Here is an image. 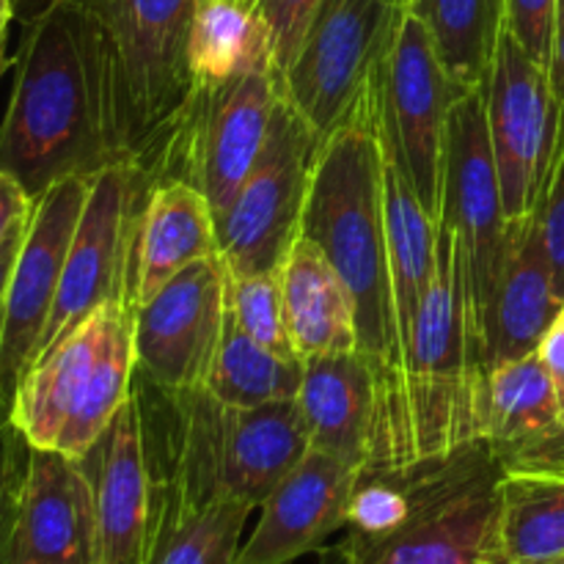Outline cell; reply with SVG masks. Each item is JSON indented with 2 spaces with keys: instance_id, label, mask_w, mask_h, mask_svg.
<instances>
[{
  "instance_id": "obj_24",
  "label": "cell",
  "mask_w": 564,
  "mask_h": 564,
  "mask_svg": "<svg viewBox=\"0 0 564 564\" xmlns=\"http://www.w3.org/2000/svg\"><path fill=\"white\" fill-rule=\"evenodd\" d=\"M286 328L301 358L358 350V319L350 290L319 248L303 235L279 264Z\"/></svg>"
},
{
  "instance_id": "obj_30",
  "label": "cell",
  "mask_w": 564,
  "mask_h": 564,
  "mask_svg": "<svg viewBox=\"0 0 564 564\" xmlns=\"http://www.w3.org/2000/svg\"><path fill=\"white\" fill-rule=\"evenodd\" d=\"M229 312L253 341L279 352V356L301 358L295 347H292L290 328H286L284 292H281L279 270L229 275Z\"/></svg>"
},
{
  "instance_id": "obj_46",
  "label": "cell",
  "mask_w": 564,
  "mask_h": 564,
  "mask_svg": "<svg viewBox=\"0 0 564 564\" xmlns=\"http://www.w3.org/2000/svg\"><path fill=\"white\" fill-rule=\"evenodd\" d=\"M549 564H564V556H560V560H554V562H549Z\"/></svg>"
},
{
  "instance_id": "obj_10",
  "label": "cell",
  "mask_w": 564,
  "mask_h": 564,
  "mask_svg": "<svg viewBox=\"0 0 564 564\" xmlns=\"http://www.w3.org/2000/svg\"><path fill=\"white\" fill-rule=\"evenodd\" d=\"M319 138L279 91L273 127L257 169L229 207L215 215L218 257L229 275L279 270L301 235L308 176Z\"/></svg>"
},
{
  "instance_id": "obj_2",
  "label": "cell",
  "mask_w": 564,
  "mask_h": 564,
  "mask_svg": "<svg viewBox=\"0 0 564 564\" xmlns=\"http://www.w3.org/2000/svg\"><path fill=\"white\" fill-rule=\"evenodd\" d=\"M301 235L319 248L356 303L358 350L369 358L378 378V419L367 460V466H375L389 444L394 424L402 389V358L391 303L383 147L372 77L350 113L328 135L319 138L314 149Z\"/></svg>"
},
{
  "instance_id": "obj_38",
  "label": "cell",
  "mask_w": 564,
  "mask_h": 564,
  "mask_svg": "<svg viewBox=\"0 0 564 564\" xmlns=\"http://www.w3.org/2000/svg\"><path fill=\"white\" fill-rule=\"evenodd\" d=\"M551 86H554L556 99H560L562 119H564V22L560 28V36H556V53H554V64H551Z\"/></svg>"
},
{
  "instance_id": "obj_13",
  "label": "cell",
  "mask_w": 564,
  "mask_h": 564,
  "mask_svg": "<svg viewBox=\"0 0 564 564\" xmlns=\"http://www.w3.org/2000/svg\"><path fill=\"white\" fill-rule=\"evenodd\" d=\"M91 180L69 176L33 198L31 218L6 290L0 325V416L11 419L17 389L36 361L39 341L53 314L66 251L80 220Z\"/></svg>"
},
{
  "instance_id": "obj_3",
  "label": "cell",
  "mask_w": 564,
  "mask_h": 564,
  "mask_svg": "<svg viewBox=\"0 0 564 564\" xmlns=\"http://www.w3.org/2000/svg\"><path fill=\"white\" fill-rule=\"evenodd\" d=\"M501 477L482 441L402 471H361L339 545L350 564H510Z\"/></svg>"
},
{
  "instance_id": "obj_7",
  "label": "cell",
  "mask_w": 564,
  "mask_h": 564,
  "mask_svg": "<svg viewBox=\"0 0 564 564\" xmlns=\"http://www.w3.org/2000/svg\"><path fill=\"white\" fill-rule=\"evenodd\" d=\"M438 224H444L455 240L468 330L485 369V328L510 251L512 224L501 202L482 91L466 94L452 108Z\"/></svg>"
},
{
  "instance_id": "obj_8",
  "label": "cell",
  "mask_w": 564,
  "mask_h": 564,
  "mask_svg": "<svg viewBox=\"0 0 564 564\" xmlns=\"http://www.w3.org/2000/svg\"><path fill=\"white\" fill-rule=\"evenodd\" d=\"M482 97L507 220L523 224L538 215L564 158V119L551 72L505 31Z\"/></svg>"
},
{
  "instance_id": "obj_15",
  "label": "cell",
  "mask_w": 564,
  "mask_h": 564,
  "mask_svg": "<svg viewBox=\"0 0 564 564\" xmlns=\"http://www.w3.org/2000/svg\"><path fill=\"white\" fill-rule=\"evenodd\" d=\"M9 564H102L94 488L80 460L28 446Z\"/></svg>"
},
{
  "instance_id": "obj_25",
  "label": "cell",
  "mask_w": 564,
  "mask_h": 564,
  "mask_svg": "<svg viewBox=\"0 0 564 564\" xmlns=\"http://www.w3.org/2000/svg\"><path fill=\"white\" fill-rule=\"evenodd\" d=\"M187 69L193 88H215L259 72L275 75L273 39L257 6L251 0H196Z\"/></svg>"
},
{
  "instance_id": "obj_36",
  "label": "cell",
  "mask_w": 564,
  "mask_h": 564,
  "mask_svg": "<svg viewBox=\"0 0 564 564\" xmlns=\"http://www.w3.org/2000/svg\"><path fill=\"white\" fill-rule=\"evenodd\" d=\"M540 358H543V364L549 367L551 378H554L556 389H560V394H564V306L560 312V317L554 319V325L549 328V334H545L543 345H540Z\"/></svg>"
},
{
  "instance_id": "obj_1",
  "label": "cell",
  "mask_w": 564,
  "mask_h": 564,
  "mask_svg": "<svg viewBox=\"0 0 564 564\" xmlns=\"http://www.w3.org/2000/svg\"><path fill=\"white\" fill-rule=\"evenodd\" d=\"M135 163L116 55L88 11L44 0L25 22L0 121V171L31 198L55 182Z\"/></svg>"
},
{
  "instance_id": "obj_11",
  "label": "cell",
  "mask_w": 564,
  "mask_h": 564,
  "mask_svg": "<svg viewBox=\"0 0 564 564\" xmlns=\"http://www.w3.org/2000/svg\"><path fill=\"white\" fill-rule=\"evenodd\" d=\"M152 182L149 171L135 163L113 165L91 180L36 358L105 303L127 301L132 306V246Z\"/></svg>"
},
{
  "instance_id": "obj_39",
  "label": "cell",
  "mask_w": 564,
  "mask_h": 564,
  "mask_svg": "<svg viewBox=\"0 0 564 564\" xmlns=\"http://www.w3.org/2000/svg\"><path fill=\"white\" fill-rule=\"evenodd\" d=\"M17 14V6L11 0H0V72L6 66V33H9L11 20Z\"/></svg>"
},
{
  "instance_id": "obj_28",
  "label": "cell",
  "mask_w": 564,
  "mask_h": 564,
  "mask_svg": "<svg viewBox=\"0 0 564 564\" xmlns=\"http://www.w3.org/2000/svg\"><path fill=\"white\" fill-rule=\"evenodd\" d=\"M301 380V358L268 350L237 325L231 312L226 314L218 356L204 383L209 397L229 408H262L295 400Z\"/></svg>"
},
{
  "instance_id": "obj_37",
  "label": "cell",
  "mask_w": 564,
  "mask_h": 564,
  "mask_svg": "<svg viewBox=\"0 0 564 564\" xmlns=\"http://www.w3.org/2000/svg\"><path fill=\"white\" fill-rule=\"evenodd\" d=\"M28 218H31V215H28ZM25 226H28V220H22V224L17 226V229L11 231L9 237H6L3 246H0V325H3L6 290H9L11 268H14V262H17V253H20L22 237H25ZM0 419H3V416H0Z\"/></svg>"
},
{
  "instance_id": "obj_44",
  "label": "cell",
  "mask_w": 564,
  "mask_h": 564,
  "mask_svg": "<svg viewBox=\"0 0 564 564\" xmlns=\"http://www.w3.org/2000/svg\"><path fill=\"white\" fill-rule=\"evenodd\" d=\"M11 3H14V6H17V11H20V9H22V3H25V0H11Z\"/></svg>"
},
{
  "instance_id": "obj_32",
  "label": "cell",
  "mask_w": 564,
  "mask_h": 564,
  "mask_svg": "<svg viewBox=\"0 0 564 564\" xmlns=\"http://www.w3.org/2000/svg\"><path fill=\"white\" fill-rule=\"evenodd\" d=\"M251 3L257 6L259 17L268 25L270 39H273L275 80H279L286 66H290L319 0H251Z\"/></svg>"
},
{
  "instance_id": "obj_6",
  "label": "cell",
  "mask_w": 564,
  "mask_h": 564,
  "mask_svg": "<svg viewBox=\"0 0 564 564\" xmlns=\"http://www.w3.org/2000/svg\"><path fill=\"white\" fill-rule=\"evenodd\" d=\"M380 138L435 220L444 204L449 116L457 97L433 36L416 9L397 6L389 39L372 72Z\"/></svg>"
},
{
  "instance_id": "obj_45",
  "label": "cell",
  "mask_w": 564,
  "mask_h": 564,
  "mask_svg": "<svg viewBox=\"0 0 564 564\" xmlns=\"http://www.w3.org/2000/svg\"><path fill=\"white\" fill-rule=\"evenodd\" d=\"M560 402H562V419H564V394H560Z\"/></svg>"
},
{
  "instance_id": "obj_9",
  "label": "cell",
  "mask_w": 564,
  "mask_h": 564,
  "mask_svg": "<svg viewBox=\"0 0 564 564\" xmlns=\"http://www.w3.org/2000/svg\"><path fill=\"white\" fill-rule=\"evenodd\" d=\"M279 80L270 72L237 77L215 88H193L154 180L180 176L224 213L257 169L273 127Z\"/></svg>"
},
{
  "instance_id": "obj_33",
  "label": "cell",
  "mask_w": 564,
  "mask_h": 564,
  "mask_svg": "<svg viewBox=\"0 0 564 564\" xmlns=\"http://www.w3.org/2000/svg\"><path fill=\"white\" fill-rule=\"evenodd\" d=\"M28 444L14 424H9L0 435V564H9L11 538L17 523V501H20V485L25 477Z\"/></svg>"
},
{
  "instance_id": "obj_17",
  "label": "cell",
  "mask_w": 564,
  "mask_h": 564,
  "mask_svg": "<svg viewBox=\"0 0 564 564\" xmlns=\"http://www.w3.org/2000/svg\"><path fill=\"white\" fill-rule=\"evenodd\" d=\"M364 468L308 449L259 507L262 516L242 543L237 564H290L325 549L350 516Z\"/></svg>"
},
{
  "instance_id": "obj_29",
  "label": "cell",
  "mask_w": 564,
  "mask_h": 564,
  "mask_svg": "<svg viewBox=\"0 0 564 564\" xmlns=\"http://www.w3.org/2000/svg\"><path fill=\"white\" fill-rule=\"evenodd\" d=\"M499 529L510 564H549L564 556V474H505Z\"/></svg>"
},
{
  "instance_id": "obj_41",
  "label": "cell",
  "mask_w": 564,
  "mask_h": 564,
  "mask_svg": "<svg viewBox=\"0 0 564 564\" xmlns=\"http://www.w3.org/2000/svg\"><path fill=\"white\" fill-rule=\"evenodd\" d=\"M391 6H416L419 0H389Z\"/></svg>"
},
{
  "instance_id": "obj_27",
  "label": "cell",
  "mask_w": 564,
  "mask_h": 564,
  "mask_svg": "<svg viewBox=\"0 0 564 564\" xmlns=\"http://www.w3.org/2000/svg\"><path fill=\"white\" fill-rule=\"evenodd\" d=\"M251 512L231 499L158 505L143 564H237Z\"/></svg>"
},
{
  "instance_id": "obj_35",
  "label": "cell",
  "mask_w": 564,
  "mask_h": 564,
  "mask_svg": "<svg viewBox=\"0 0 564 564\" xmlns=\"http://www.w3.org/2000/svg\"><path fill=\"white\" fill-rule=\"evenodd\" d=\"M33 209V198L28 196L25 187L14 180L11 174L0 171V246L6 242V237L28 220Z\"/></svg>"
},
{
  "instance_id": "obj_40",
  "label": "cell",
  "mask_w": 564,
  "mask_h": 564,
  "mask_svg": "<svg viewBox=\"0 0 564 564\" xmlns=\"http://www.w3.org/2000/svg\"><path fill=\"white\" fill-rule=\"evenodd\" d=\"M319 554V564H350V556L345 554L339 543L336 545H325V549L317 551Z\"/></svg>"
},
{
  "instance_id": "obj_18",
  "label": "cell",
  "mask_w": 564,
  "mask_h": 564,
  "mask_svg": "<svg viewBox=\"0 0 564 564\" xmlns=\"http://www.w3.org/2000/svg\"><path fill=\"white\" fill-rule=\"evenodd\" d=\"M80 463L94 488L102 564H143L152 534L154 482L135 394Z\"/></svg>"
},
{
  "instance_id": "obj_26",
  "label": "cell",
  "mask_w": 564,
  "mask_h": 564,
  "mask_svg": "<svg viewBox=\"0 0 564 564\" xmlns=\"http://www.w3.org/2000/svg\"><path fill=\"white\" fill-rule=\"evenodd\" d=\"M411 9L427 25L457 97L482 91L505 33V0H419Z\"/></svg>"
},
{
  "instance_id": "obj_16",
  "label": "cell",
  "mask_w": 564,
  "mask_h": 564,
  "mask_svg": "<svg viewBox=\"0 0 564 564\" xmlns=\"http://www.w3.org/2000/svg\"><path fill=\"white\" fill-rule=\"evenodd\" d=\"M477 419L479 441L505 474H564L560 389L540 352L485 375Z\"/></svg>"
},
{
  "instance_id": "obj_23",
  "label": "cell",
  "mask_w": 564,
  "mask_h": 564,
  "mask_svg": "<svg viewBox=\"0 0 564 564\" xmlns=\"http://www.w3.org/2000/svg\"><path fill=\"white\" fill-rule=\"evenodd\" d=\"M119 303L127 301L99 306L91 317L83 319L77 328H72L50 350H44L25 372L17 389L14 405H11V424L28 446L55 449L77 397L86 389L88 375H91L99 347L108 334L110 317Z\"/></svg>"
},
{
  "instance_id": "obj_4",
  "label": "cell",
  "mask_w": 564,
  "mask_h": 564,
  "mask_svg": "<svg viewBox=\"0 0 564 564\" xmlns=\"http://www.w3.org/2000/svg\"><path fill=\"white\" fill-rule=\"evenodd\" d=\"M485 375L468 330L455 240L438 224L433 286L408 352L389 446L364 471H402L479 441L477 408Z\"/></svg>"
},
{
  "instance_id": "obj_21",
  "label": "cell",
  "mask_w": 564,
  "mask_h": 564,
  "mask_svg": "<svg viewBox=\"0 0 564 564\" xmlns=\"http://www.w3.org/2000/svg\"><path fill=\"white\" fill-rule=\"evenodd\" d=\"M562 306L538 229V215L523 224H512L510 251L485 328V372L538 352Z\"/></svg>"
},
{
  "instance_id": "obj_20",
  "label": "cell",
  "mask_w": 564,
  "mask_h": 564,
  "mask_svg": "<svg viewBox=\"0 0 564 564\" xmlns=\"http://www.w3.org/2000/svg\"><path fill=\"white\" fill-rule=\"evenodd\" d=\"M218 253L207 196L180 176L154 180L143 198L132 246V308L202 259Z\"/></svg>"
},
{
  "instance_id": "obj_43",
  "label": "cell",
  "mask_w": 564,
  "mask_h": 564,
  "mask_svg": "<svg viewBox=\"0 0 564 564\" xmlns=\"http://www.w3.org/2000/svg\"><path fill=\"white\" fill-rule=\"evenodd\" d=\"M9 424H11V419H9V422H0V435H3L6 430H9Z\"/></svg>"
},
{
  "instance_id": "obj_14",
  "label": "cell",
  "mask_w": 564,
  "mask_h": 564,
  "mask_svg": "<svg viewBox=\"0 0 564 564\" xmlns=\"http://www.w3.org/2000/svg\"><path fill=\"white\" fill-rule=\"evenodd\" d=\"M229 314L224 259H202L132 308L135 372L171 391L204 389Z\"/></svg>"
},
{
  "instance_id": "obj_22",
  "label": "cell",
  "mask_w": 564,
  "mask_h": 564,
  "mask_svg": "<svg viewBox=\"0 0 564 564\" xmlns=\"http://www.w3.org/2000/svg\"><path fill=\"white\" fill-rule=\"evenodd\" d=\"M380 147H383V213L386 240H389L391 303H394L397 347H400L402 378H405V361L408 352H411L413 336H416V323L422 317L430 286H433L435 251H438V220L419 202L416 191L408 182L405 169L397 160V154L386 147L383 138H380Z\"/></svg>"
},
{
  "instance_id": "obj_5",
  "label": "cell",
  "mask_w": 564,
  "mask_h": 564,
  "mask_svg": "<svg viewBox=\"0 0 564 564\" xmlns=\"http://www.w3.org/2000/svg\"><path fill=\"white\" fill-rule=\"evenodd\" d=\"M99 22L116 55L138 165L154 180L191 97L187 36L196 0H69Z\"/></svg>"
},
{
  "instance_id": "obj_42",
  "label": "cell",
  "mask_w": 564,
  "mask_h": 564,
  "mask_svg": "<svg viewBox=\"0 0 564 564\" xmlns=\"http://www.w3.org/2000/svg\"><path fill=\"white\" fill-rule=\"evenodd\" d=\"M562 22H564V0H560V28H562Z\"/></svg>"
},
{
  "instance_id": "obj_34",
  "label": "cell",
  "mask_w": 564,
  "mask_h": 564,
  "mask_svg": "<svg viewBox=\"0 0 564 564\" xmlns=\"http://www.w3.org/2000/svg\"><path fill=\"white\" fill-rule=\"evenodd\" d=\"M538 229L554 275L556 297L564 303V158L538 209Z\"/></svg>"
},
{
  "instance_id": "obj_31",
  "label": "cell",
  "mask_w": 564,
  "mask_h": 564,
  "mask_svg": "<svg viewBox=\"0 0 564 564\" xmlns=\"http://www.w3.org/2000/svg\"><path fill=\"white\" fill-rule=\"evenodd\" d=\"M505 31L551 72L560 36V0H505Z\"/></svg>"
},
{
  "instance_id": "obj_19",
  "label": "cell",
  "mask_w": 564,
  "mask_h": 564,
  "mask_svg": "<svg viewBox=\"0 0 564 564\" xmlns=\"http://www.w3.org/2000/svg\"><path fill=\"white\" fill-rule=\"evenodd\" d=\"M295 405L312 449L367 466L378 419V378L361 350L303 358Z\"/></svg>"
},
{
  "instance_id": "obj_12",
  "label": "cell",
  "mask_w": 564,
  "mask_h": 564,
  "mask_svg": "<svg viewBox=\"0 0 564 564\" xmlns=\"http://www.w3.org/2000/svg\"><path fill=\"white\" fill-rule=\"evenodd\" d=\"M394 11L389 0H319L279 77L281 97L317 138L328 135L369 86Z\"/></svg>"
}]
</instances>
